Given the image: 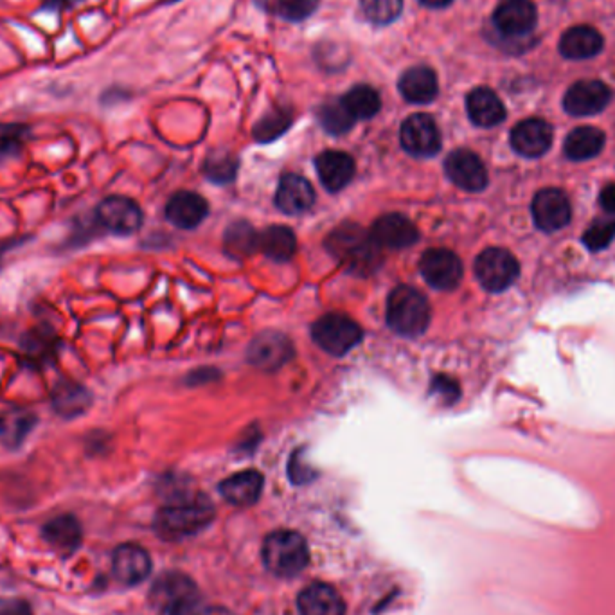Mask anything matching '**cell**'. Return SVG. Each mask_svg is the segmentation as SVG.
<instances>
[{
    "label": "cell",
    "mask_w": 615,
    "mask_h": 615,
    "mask_svg": "<svg viewBox=\"0 0 615 615\" xmlns=\"http://www.w3.org/2000/svg\"><path fill=\"white\" fill-rule=\"evenodd\" d=\"M326 247L340 263L357 274H369L380 263V247L371 234L355 223H344L331 232Z\"/></svg>",
    "instance_id": "obj_1"
},
{
    "label": "cell",
    "mask_w": 615,
    "mask_h": 615,
    "mask_svg": "<svg viewBox=\"0 0 615 615\" xmlns=\"http://www.w3.org/2000/svg\"><path fill=\"white\" fill-rule=\"evenodd\" d=\"M214 518V509L209 500H189V502H179L162 508L155 517V533L170 540L177 542L182 538L197 535L204 527L211 524Z\"/></svg>",
    "instance_id": "obj_2"
},
{
    "label": "cell",
    "mask_w": 615,
    "mask_h": 615,
    "mask_svg": "<svg viewBox=\"0 0 615 615\" xmlns=\"http://www.w3.org/2000/svg\"><path fill=\"white\" fill-rule=\"evenodd\" d=\"M310 549L295 531H274L263 542V563L279 578H292L308 567Z\"/></svg>",
    "instance_id": "obj_3"
},
{
    "label": "cell",
    "mask_w": 615,
    "mask_h": 615,
    "mask_svg": "<svg viewBox=\"0 0 615 615\" xmlns=\"http://www.w3.org/2000/svg\"><path fill=\"white\" fill-rule=\"evenodd\" d=\"M387 322L398 335L418 337L430 322L427 297L412 286L394 288L387 301Z\"/></svg>",
    "instance_id": "obj_4"
},
{
    "label": "cell",
    "mask_w": 615,
    "mask_h": 615,
    "mask_svg": "<svg viewBox=\"0 0 615 615\" xmlns=\"http://www.w3.org/2000/svg\"><path fill=\"white\" fill-rule=\"evenodd\" d=\"M313 340L326 353L342 357L360 344L362 328L348 315L328 313L313 324Z\"/></svg>",
    "instance_id": "obj_5"
},
{
    "label": "cell",
    "mask_w": 615,
    "mask_h": 615,
    "mask_svg": "<svg viewBox=\"0 0 615 615\" xmlns=\"http://www.w3.org/2000/svg\"><path fill=\"white\" fill-rule=\"evenodd\" d=\"M518 261L509 250L486 249L475 261V276L488 292H504L517 281Z\"/></svg>",
    "instance_id": "obj_6"
},
{
    "label": "cell",
    "mask_w": 615,
    "mask_h": 615,
    "mask_svg": "<svg viewBox=\"0 0 615 615\" xmlns=\"http://www.w3.org/2000/svg\"><path fill=\"white\" fill-rule=\"evenodd\" d=\"M419 270L428 285L450 292L463 279V263L452 250L430 249L419 259Z\"/></svg>",
    "instance_id": "obj_7"
},
{
    "label": "cell",
    "mask_w": 615,
    "mask_h": 615,
    "mask_svg": "<svg viewBox=\"0 0 615 615\" xmlns=\"http://www.w3.org/2000/svg\"><path fill=\"white\" fill-rule=\"evenodd\" d=\"M400 141L414 157H432L441 150V132L428 114H412L403 121Z\"/></svg>",
    "instance_id": "obj_8"
},
{
    "label": "cell",
    "mask_w": 615,
    "mask_h": 615,
    "mask_svg": "<svg viewBox=\"0 0 615 615\" xmlns=\"http://www.w3.org/2000/svg\"><path fill=\"white\" fill-rule=\"evenodd\" d=\"M538 20L533 0H500L493 11V26L506 38L531 35Z\"/></svg>",
    "instance_id": "obj_9"
},
{
    "label": "cell",
    "mask_w": 615,
    "mask_h": 615,
    "mask_svg": "<svg viewBox=\"0 0 615 615\" xmlns=\"http://www.w3.org/2000/svg\"><path fill=\"white\" fill-rule=\"evenodd\" d=\"M96 216H98V222L107 231L119 234V236L134 234L135 231H139L143 223L141 207L135 204L132 198L126 197L105 198L98 205Z\"/></svg>",
    "instance_id": "obj_10"
},
{
    "label": "cell",
    "mask_w": 615,
    "mask_h": 615,
    "mask_svg": "<svg viewBox=\"0 0 615 615\" xmlns=\"http://www.w3.org/2000/svg\"><path fill=\"white\" fill-rule=\"evenodd\" d=\"M445 171L457 188L479 193L488 186V171L481 157L470 150H455L446 157Z\"/></svg>",
    "instance_id": "obj_11"
},
{
    "label": "cell",
    "mask_w": 615,
    "mask_h": 615,
    "mask_svg": "<svg viewBox=\"0 0 615 615\" xmlns=\"http://www.w3.org/2000/svg\"><path fill=\"white\" fill-rule=\"evenodd\" d=\"M612 92L603 81L585 80L574 83L563 98V107L571 116H596L608 107Z\"/></svg>",
    "instance_id": "obj_12"
},
{
    "label": "cell",
    "mask_w": 615,
    "mask_h": 615,
    "mask_svg": "<svg viewBox=\"0 0 615 615\" xmlns=\"http://www.w3.org/2000/svg\"><path fill=\"white\" fill-rule=\"evenodd\" d=\"M531 211L536 225L545 232L560 231L571 222V202L560 189H542L536 193Z\"/></svg>",
    "instance_id": "obj_13"
},
{
    "label": "cell",
    "mask_w": 615,
    "mask_h": 615,
    "mask_svg": "<svg viewBox=\"0 0 615 615\" xmlns=\"http://www.w3.org/2000/svg\"><path fill=\"white\" fill-rule=\"evenodd\" d=\"M371 236L380 249H407L419 240L416 225L403 214H385L376 220Z\"/></svg>",
    "instance_id": "obj_14"
},
{
    "label": "cell",
    "mask_w": 615,
    "mask_h": 615,
    "mask_svg": "<svg viewBox=\"0 0 615 615\" xmlns=\"http://www.w3.org/2000/svg\"><path fill=\"white\" fill-rule=\"evenodd\" d=\"M553 144V128L544 119H526L511 132V146L527 159L542 157Z\"/></svg>",
    "instance_id": "obj_15"
},
{
    "label": "cell",
    "mask_w": 615,
    "mask_h": 615,
    "mask_svg": "<svg viewBox=\"0 0 615 615\" xmlns=\"http://www.w3.org/2000/svg\"><path fill=\"white\" fill-rule=\"evenodd\" d=\"M112 569L119 583L134 587L143 583L152 572V560L143 547L125 544L117 547L112 558Z\"/></svg>",
    "instance_id": "obj_16"
},
{
    "label": "cell",
    "mask_w": 615,
    "mask_h": 615,
    "mask_svg": "<svg viewBox=\"0 0 615 615\" xmlns=\"http://www.w3.org/2000/svg\"><path fill=\"white\" fill-rule=\"evenodd\" d=\"M315 168L319 173L322 186L331 193H337L340 189L346 188L357 171L353 157L349 153L337 152V150L321 153L315 161Z\"/></svg>",
    "instance_id": "obj_17"
},
{
    "label": "cell",
    "mask_w": 615,
    "mask_h": 615,
    "mask_svg": "<svg viewBox=\"0 0 615 615\" xmlns=\"http://www.w3.org/2000/svg\"><path fill=\"white\" fill-rule=\"evenodd\" d=\"M299 615H346V603L328 583H312L297 598Z\"/></svg>",
    "instance_id": "obj_18"
},
{
    "label": "cell",
    "mask_w": 615,
    "mask_h": 615,
    "mask_svg": "<svg viewBox=\"0 0 615 615\" xmlns=\"http://www.w3.org/2000/svg\"><path fill=\"white\" fill-rule=\"evenodd\" d=\"M398 89L403 98L414 105H428L437 98L439 85H437L436 72L427 65H416L403 72L398 81Z\"/></svg>",
    "instance_id": "obj_19"
},
{
    "label": "cell",
    "mask_w": 615,
    "mask_h": 615,
    "mask_svg": "<svg viewBox=\"0 0 615 615\" xmlns=\"http://www.w3.org/2000/svg\"><path fill=\"white\" fill-rule=\"evenodd\" d=\"M466 110H468V116L472 119L473 125L481 126V128L500 125L506 119L504 103L488 87L473 89L468 94Z\"/></svg>",
    "instance_id": "obj_20"
},
{
    "label": "cell",
    "mask_w": 615,
    "mask_h": 615,
    "mask_svg": "<svg viewBox=\"0 0 615 615\" xmlns=\"http://www.w3.org/2000/svg\"><path fill=\"white\" fill-rule=\"evenodd\" d=\"M207 213L209 205L205 202V198L189 191H180L177 195H173L166 205V218L180 229L197 227L204 222Z\"/></svg>",
    "instance_id": "obj_21"
},
{
    "label": "cell",
    "mask_w": 615,
    "mask_h": 615,
    "mask_svg": "<svg viewBox=\"0 0 615 615\" xmlns=\"http://www.w3.org/2000/svg\"><path fill=\"white\" fill-rule=\"evenodd\" d=\"M263 475L256 470H245V472L231 475L229 479L220 484V493L223 499L227 500L232 506H252L258 502L263 491Z\"/></svg>",
    "instance_id": "obj_22"
},
{
    "label": "cell",
    "mask_w": 615,
    "mask_h": 615,
    "mask_svg": "<svg viewBox=\"0 0 615 615\" xmlns=\"http://www.w3.org/2000/svg\"><path fill=\"white\" fill-rule=\"evenodd\" d=\"M315 202V191L308 180L299 175H285L276 193V204L283 213H306Z\"/></svg>",
    "instance_id": "obj_23"
},
{
    "label": "cell",
    "mask_w": 615,
    "mask_h": 615,
    "mask_svg": "<svg viewBox=\"0 0 615 615\" xmlns=\"http://www.w3.org/2000/svg\"><path fill=\"white\" fill-rule=\"evenodd\" d=\"M292 357V344L285 335L265 333L259 335L249 348V360L261 369H277Z\"/></svg>",
    "instance_id": "obj_24"
},
{
    "label": "cell",
    "mask_w": 615,
    "mask_h": 615,
    "mask_svg": "<svg viewBox=\"0 0 615 615\" xmlns=\"http://www.w3.org/2000/svg\"><path fill=\"white\" fill-rule=\"evenodd\" d=\"M605 45L598 29L590 26L571 27L560 40V53L569 60H587L601 53Z\"/></svg>",
    "instance_id": "obj_25"
},
{
    "label": "cell",
    "mask_w": 615,
    "mask_h": 615,
    "mask_svg": "<svg viewBox=\"0 0 615 615\" xmlns=\"http://www.w3.org/2000/svg\"><path fill=\"white\" fill-rule=\"evenodd\" d=\"M42 536L45 542L53 545L56 551L60 553H72L80 547L83 540V531H81L80 522L71 515H63L56 517L45 524L42 529Z\"/></svg>",
    "instance_id": "obj_26"
},
{
    "label": "cell",
    "mask_w": 615,
    "mask_h": 615,
    "mask_svg": "<svg viewBox=\"0 0 615 615\" xmlns=\"http://www.w3.org/2000/svg\"><path fill=\"white\" fill-rule=\"evenodd\" d=\"M605 148V134L596 126H580L565 139V155L571 161H589Z\"/></svg>",
    "instance_id": "obj_27"
},
{
    "label": "cell",
    "mask_w": 615,
    "mask_h": 615,
    "mask_svg": "<svg viewBox=\"0 0 615 615\" xmlns=\"http://www.w3.org/2000/svg\"><path fill=\"white\" fill-rule=\"evenodd\" d=\"M90 403L92 396L83 385L65 380L54 387L53 407L62 418H78L89 409Z\"/></svg>",
    "instance_id": "obj_28"
},
{
    "label": "cell",
    "mask_w": 615,
    "mask_h": 615,
    "mask_svg": "<svg viewBox=\"0 0 615 615\" xmlns=\"http://www.w3.org/2000/svg\"><path fill=\"white\" fill-rule=\"evenodd\" d=\"M258 247L274 261H288L295 254L297 241L294 232L288 227H268L267 231L258 236Z\"/></svg>",
    "instance_id": "obj_29"
},
{
    "label": "cell",
    "mask_w": 615,
    "mask_h": 615,
    "mask_svg": "<svg viewBox=\"0 0 615 615\" xmlns=\"http://www.w3.org/2000/svg\"><path fill=\"white\" fill-rule=\"evenodd\" d=\"M342 105L348 108L349 114L358 119H373L382 108V99L380 94L369 85H357L353 89L348 90L342 98Z\"/></svg>",
    "instance_id": "obj_30"
},
{
    "label": "cell",
    "mask_w": 615,
    "mask_h": 615,
    "mask_svg": "<svg viewBox=\"0 0 615 615\" xmlns=\"http://www.w3.org/2000/svg\"><path fill=\"white\" fill-rule=\"evenodd\" d=\"M36 416L29 410H9L0 418V439L9 448H17L24 443L29 432L35 428Z\"/></svg>",
    "instance_id": "obj_31"
},
{
    "label": "cell",
    "mask_w": 615,
    "mask_h": 615,
    "mask_svg": "<svg viewBox=\"0 0 615 615\" xmlns=\"http://www.w3.org/2000/svg\"><path fill=\"white\" fill-rule=\"evenodd\" d=\"M191 594H197L195 583L184 574H168L155 583L153 587V599L164 610L175 605L180 599L188 598Z\"/></svg>",
    "instance_id": "obj_32"
},
{
    "label": "cell",
    "mask_w": 615,
    "mask_h": 615,
    "mask_svg": "<svg viewBox=\"0 0 615 615\" xmlns=\"http://www.w3.org/2000/svg\"><path fill=\"white\" fill-rule=\"evenodd\" d=\"M319 123L322 128L331 135H342L349 132L353 125H355V117L351 116L348 112V108L342 105V101H328L324 103L319 112Z\"/></svg>",
    "instance_id": "obj_33"
},
{
    "label": "cell",
    "mask_w": 615,
    "mask_h": 615,
    "mask_svg": "<svg viewBox=\"0 0 615 615\" xmlns=\"http://www.w3.org/2000/svg\"><path fill=\"white\" fill-rule=\"evenodd\" d=\"M292 119H294L292 110L277 107L276 110L268 112L267 116H263L258 125L254 126V137L259 143H270L285 134L292 125Z\"/></svg>",
    "instance_id": "obj_34"
},
{
    "label": "cell",
    "mask_w": 615,
    "mask_h": 615,
    "mask_svg": "<svg viewBox=\"0 0 615 615\" xmlns=\"http://www.w3.org/2000/svg\"><path fill=\"white\" fill-rule=\"evenodd\" d=\"M364 17L375 26H389L403 11V0H360Z\"/></svg>",
    "instance_id": "obj_35"
},
{
    "label": "cell",
    "mask_w": 615,
    "mask_h": 615,
    "mask_svg": "<svg viewBox=\"0 0 615 615\" xmlns=\"http://www.w3.org/2000/svg\"><path fill=\"white\" fill-rule=\"evenodd\" d=\"M319 4L321 0H272L268 8L272 9L277 17L285 18L288 22H303L312 17Z\"/></svg>",
    "instance_id": "obj_36"
},
{
    "label": "cell",
    "mask_w": 615,
    "mask_h": 615,
    "mask_svg": "<svg viewBox=\"0 0 615 615\" xmlns=\"http://www.w3.org/2000/svg\"><path fill=\"white\" fill-rule=\"evenodd\" d=\"M615 238V220H596L583 234V243L592 252L607 249Z\"/></svg>",
    "instance_id": "obj_37"
},
{
    "label": "cell",
    "mask_w": 615,
    "mask_h": 615,
    "mask_svg": "<svg viewBox=\"0 0 615 615\" xmlns=\"http://www.w3.org/2000/svg\"><path fill=\"white\" fill-rule=\"evenodd\" d=\"M26 135L24 125H0V157L17 155L24 146Z\"/></svg>",
    "instance_id": "obj_38"
},
{
    "label": "cell",
    "mask_w": 615,
    "mask_h": 615,
    "mask_svg": "<svg viewBox=\"0 0 615 615\" xmlns=\"http://www.w3.org/2000/svg\"><path fill=\"white\" fill-rule=\"evenodd\" d=\"M227 247L234 254H249L254 247H258V236L245 223L234 225L232 231L227 234Z\"/></svg>",
    "instance_id": "obj_39"
},
{
    "label": "cell",
    "mask_w": 615,
    "mask_h": 615,
    "mask_svg": "<svg viewBox=\"0 0 615 615\" xmlns=\"http://www.w3.org/2000/svg\"><path fill=\"white\" fill-rule=\"evenodd\" d=\"M238 164L232 161L231 157H220L216 161L205 162V173L216 182H229L236 173Z\"/></svg>",
    "instance_id": "obj_40"
},
{
    "label": "cell",
    "mask_w": 615,
    "mask_h": 615,
    "mask_svg": "<svg viewBox=\"0 0 615 615\" xmlns=\"http://www.w3.org/2000/svg\"><path fill=\"white\" fill-rule=\"evenodd\" d=\"M432 394H436L439 400H443V403L450 405L459 398V385L446 376H436L434 382H432Z\"/></svg>",
    "instance_id": "obj_41"
},
{
    "label": "cell",
    "mask_w": 615,
    "mask_h": 615,
    "mask_svg": "<svg viewBox=\"0 0 615 615\" xmlns=\"http://www.w3.org/2000/svg\"><path fill=\"white\" fill-rule=\"evenodd\" d=\"M170 615H202V605L198 601L197 594H191L188 598L180 599L175 605L166 610Z\"/></svg>",
    "instance_id": "obj_42"
},
{
    "label": "cell",
    "mask_w": 615,
    "mask_h": 615,
    "mask_svg": "<svg viewBox=\"0 0 615 615\" xmlns=\"http://www.w3.org/2000/svg\"><path fill=\"white\" fill-rule=\"evenodd\" d=\"M0 615H33L31 607L26 601L20 599H2L0 601Z\"/></svg>",
    "instance_id": "obj_43"
},
{
    "label": "cell",
    "mask_w": 615,
    "mask_h": 615,
    "mask_svg": "<svg viewBox=\"0 0 615 615\" xmlns=\"http://www.w3.org/2000/svg\"><path fill=\"white\" fill-rule=\"evenodd\" d=\"M599 204L607 213L615 214V184H608V186L601 189Z\"/></svg>",
    "instance_id": "obj_44"
},
{
    "label": "cell",
    "mask_w": 615,
    "mask_h": 615,
    "mask_svg": "<svg viewBox=\"0 0 615 615\" xmlns=\"http://www.w3.org/2000/svg\"><path fill=\"white\" fill-rule=\"evenodd\" d=\"M80 0H45L44 9L51 11H62V9L72 8Z\"/></svg>",
    "instance_id": "obj_45"
},
{
    "label": "cell",
    "mask_w": 615,
    "mask_h": 615,
    "mask_svg": "<svg viewBox=\"0 0 615 615\" xmlns=\"http://www.w3.org/2000/svg\"><path fill=\"white\" fill-rule=\"evenodd\" d=\"M419 2H421L425 8L443 9L448 8L454 0H419Z\"/></svg>",
    "instance_id": "obj_46"
},
{
    "label": "cell",
    "mask_w": 615,
    "mask_h": 615,
    "mask_svg": "<svg viewBox=\"0 0 615 615\" xmlns=\"http://www.w3.org/2000/svg\"><path fill=\"white\" fill-rule=\"evenodd\" d=\"M170 2H177V0H170Z\"/></svg>",
    "instance_id": "obj_47"
}]
</instances>
